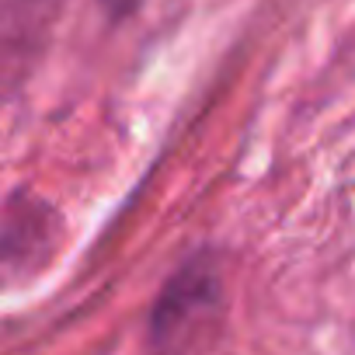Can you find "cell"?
I'll return each instance as SVG.
<instances>
[{
  "label": "cell",
  "instance_id": "cell-2",
  "mask_svg": "<svg viewBox=\"0 0 355 355\" xmlns=\"http://www.w3.org/2000/svg\"><path fill=\"white\" fill-rule=\"evenodd\" d=\"M105 4L112 8V15H125V11H132L139 0H105Z\"/></svg>",
  "mask_w": 355,
  "mask_h": 355
},
{
  "label": "cell",
  "instance_id": "cell-1",
  "mask_svg": "<svg viewBox=\"0 0 355 355\" xmlns=\"http://www.w3.org/2000/svg\"><path fill=\"white\" fill-rule=\"evenodd\" d=\"M220 303L216 279L202 268H185L174 279V286L164 293V303L153 317V334L160 345H178L182 334L192 331V320L202 324Z\"/></svg>",
  "mask_w": 355,
  "mask_h": 355
}]
</instances>
